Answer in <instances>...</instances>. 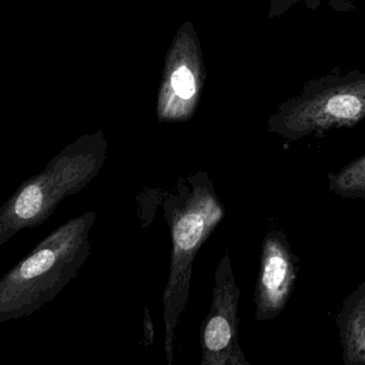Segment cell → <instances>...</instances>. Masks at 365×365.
Instances as JSON below:
<instances>
[{"instance_id":"1","label":"cell","mask_w":365,"mask_h":365,"mask_svg":"<svg viewBox=\"0 0 365 365\" xmlns=\"http://www.w3.org/2000/svg\"><path fill=\"white\" fill-rule=\"evenodd\" d=\"M172 237L170 277L163 292L164 350L174 361L177 326L189 301L193 262L202 245L225 217V208L205 170L178 177L163 202Z\"/></svg>"},{"instance_id":"2","label":"cell","mask_w":365,"mask_h":365,"mask_svg":"<svg viewBox=\"0 0 365 365\" xmlns=\"http://www.w3.org/2000/svg\"><path fill=\"white\" fill-rule=\"evenodd\" d=\"M96 219L95 211H87L66 222L4 275L0 322L33 315L78 277L91 255L89 234Z\"/></svg>"},{"instance_id":"3","label":"cell","mask_w":365,"mask_h":365,"mask_svg":"<svg viewBox=\"0 0 365 365\" xmlns=\"http://www.w3.org/2000/svg\"><path fill=\"white\" fill-rule=\"evenodd\" d=\"M104 162L106 146L96 142L68 146L51 160L0 208V245L48 221L66 197L80 193L97 177Z\"/></svg>"},{"instance_id":"4","label":"cell","mask_w":365,"mask_h":365,"mask_svg":"<svg viewBox=\"0 0 365 365\" xmlns=\"http://www.w3.org/2000/svg\"><path fill=\"white\" fill-rule=\"evenodd\" d=\"M365 119V74L328 78L307 86L269 119V131L290 140L339 128H352Z\"/></svg>"},{"instance_id":"5","label":"cell","mask_w":365,"mask_h":365,"mask_svg":"<svg viewBox=\"0 0 365 365\" xmlns=\"http://www.w3.org/2000/svg\"><path fill=\"white\" fill-rule=\"evenodd\" d=\"M240 288L226 253L215 272L212 302L200 326L202 365H251L239 344Z\"/></svg>"},{"instance_id":"6","label":"cell","mask_w":365,"mask_h":365,"mask_svg":"<svg viewBox=\"0 0 365 365\" xmlns=\"http://www.w3.org/2000/svg\"><path fill=\"white\" fill-rule=\"evenodd\" d=\"M298 272L299 257L292 252L287 236L282 230L269 232L262 240L254 290L256 320H272L283 312L294 292Z\"/></svg>"},{"instance_id":"7","label":"cell","mask_w":365,"mask_h":365,"mask_svg":"<svg viewBox=\"0 0 365 365\" xmlns=\"http://www.w3.org/2000/svg\"><path fill=\"white\" fill-rule=\"evenodd\" d=\"M336 324L345 365H365V277L346 297Z\"/></svg>"},{"instance_id":"8","label":"cell","mask_w":365,"mask_h":365,"mask_svg":"<svg viewBox=\"0 0 365 365\" xmlns=\"http://www.w3.org/2000/svg\"><path fill=\"white\" fill-rule=\"evenodd\" d=\"M327 178L329 189L339 197L365 200V155Z\"/></svg>"},{"instance_id":"9","label":"cell","mask_w":365,"mask_h":365,"mask_svg":"<svg viewBox=\"0 0 365 365\" xmlns=\"http://www.w3.org/2000/svg\"><path fill=\"white\" fill-rule=\"evenodd\" d=\"M172 87L181 99L189 100L196 91L193 74L187 67H180L173 73Z\"/></svg>"},{"instance_id":"10","label":"cell","mask_w":365,"mask_h":365,"mask_svg":"<svg viewBox=\"0 0 365 365\" xmlns=\"http://www.w3.org/2000/svg\"><path fill=\"white\" fill-rule=\"evenodd\" d=\"M145 313H146L144 320L145 345L149 346L153 343V339H155V328H153V322H151L150 314H149L148 309H145Z\"/></svg>"}]
</instances>
